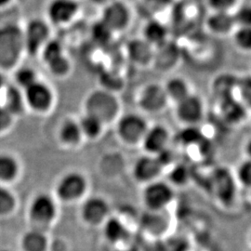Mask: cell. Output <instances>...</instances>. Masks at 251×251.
<instances>
[{
	"label": "cell",
	"mask_w": 251,
	"mask_h": 251,
	"mask_svg": "<svg viewBox=\"0 0 251 251\" xmlns=\"http://www.w3.org/2000/svg\"><path fill=\"white\" fill-rule=\"evenodd\" d=\"M17 172L15 161L7 155H0V179H11Z\"/></svg>",
	"instance_id": "31"
},
{
	"label": "cell",
	"mask_w": 251,
	"mask_h": 251,
	"mask_svg": "<svg viewBox=\"0 0 251 251\" xmlns=\"http://www.w3.org/2000/svg\"><path fill=\"white\" fill-rule=\"evenodd\" d=\"M234 182H236V179L228 172L220 171L216 173L213 191L217 198L228 200V198H231L234 189Z\"/></svg>",
	"instance_id": "23"
},
{
	"label": "cell",
	"mask_w": 251,
	"mask_h": 251,
	"mask_svg": "<svg viewBox=\"0 0 251 251\" xmlns=\"http://www.w3.org/2000/svg\"><path fill=\"white\" fill-rule=\"evenodd\" d=\"M80 127L74 122H67L61 130V137L65 143L74 144L79 140Z\"/></svg>",
	"instance_id": "32"
},
{
	"label": "cell",
	"mask_w": 251,
	"mask_h": 251,
	"mask_svg": "<svg viewBox=\"0 0 251 251\" xmlns=\"http://www.w3.org/2000/svg\"><path fill=\"white\" fill-rule=\"evenodd\" d=\"M93 3L97 4V5H102V6H105L107 5L108 3L112 2L113 0H91Z\"/></svg>",
	"instance_id": "45"
},
{
	"label": "cell",
	"mask_w": 251,
	"mask_h": 251,
	"mask_svg": "<svg viewBox=\"0 0 251 251\" xmlns=\"http://www.w3.org/2000/svg\"><path fill=\"white\" fill-rule=\"evenodd\" d=\"M105 236L110 242L118 243L125 241L128 236V232L118 219L112 218L107 221L104 227Z\"/></svg>",
	"instance_id": "24"
},
{
	"label": "cell",
	"mask_w": 251,
	"mask_h": 251,
	"mask_svg": "<svg viewBox=\"0 0 251 251\" xmlns=\"http://www.w3.org/2000/svg\"><path fill=\"white\" fill-rule=\"evenodd\" d=\"M208 29L216 35H226L233 30L235 25L233 13L230 11H213L207 18Z\"/></svg>",
	"instance_id": "17"
},
{
	"label": "cell",
	"mask_w": 251,
	"mask_h": 251,
	"mask_svg": "<svg viewBox=\"0 0 251 251\" xmlns=\"http://www.w3.org/2000/svg\"><path fill=\"white\" fill-rule=\"evenodd\" d=\"M10 122V115L4 107H0V131L7 127Z\"/></svg>",
	"instance_id": "43"
},
{
	"label": "cell",
	"mask_w": 251,
	"mask_h": 251,
	"mask_svg": "<svg viewBox=\"0 0 251 251\" xmlns=\"http://www.w3.org/2000/svg\"><path fill=\"white\" fill-rule=\"evenodd\" d=\"M163 211H147L143 219L144 229L152 235H159L165 233L169 227V219Z\"/></svg>",
	"instance_id": "21"
},
{
	"label": "cell",
	"mask_w": 251,
	"mask_h": 251,
	"mask_svg": "<svg viewBox=\"0 0 251 251\" xmlns=\"http://www.w3.org/2000/svg\"><path fill=\"white\" fill-rule=\"evenodd\" d=\"M235 99L251 111V75L238 76Z\"/></svg>",
	"instance_id": "25"
},
{
	"label": "cell",
	"mask_w": 251,
	"mask_h": 251,
	"mask_svg": "<svg viewBox=\"0 0 251 251\" xmlns=\"http://www.w3.org/2000/svg\"><path fill=\"white\" fill-rule=\"evenodd\" d=\"M138 105L146 115L157 116L164 113L170 102L163 84L157 82L146 84L139 93Z\"/></svg>",
	"instance_id": "4"
},
{
	"label": "cell",
	"mask_w": 251,
	"mask_h": 251,
	"mask_svg": "<svg viewBox=\"0 0 251 251\" xmlns=\"http://www.w3.org/2000/svg\"><path fill=\"white\" fill-rule=\"evenodd\" d=\"M85 180L78 174H69L64 177L58 186V194L63 199L71 200L78 198L84 192Z\"/></svg>",
	"instance_id": "16"
},
{
	"label": "cell",
	"mask_w": 251,
	"mask_h": 251,
	"mask_svg": "<svg viewBox=\"0 0 251 251\" xmlns=\"http://www.w3.org/2000/svg\"><path fill=\"white\" fill-rule=\"evenodd\" d=\"M190 180V171L184 166H175L171 170L168 182L174 188L175 186H183Z\"/></svg>",
	"instance_id": "29"
},
{
	"label": "cell",
	"mask_w": 251,
	"mask_h": 251,
	"mask_svg": "<svg viewBox=\"0 0 251 251\" xmlns=\"http://www.w3.org/2000/svg\"><path fill=\"white\" fill-rule=\"evenodd\" d=\"M243 152L245 154V159H248L251 161V138L247 140V142L244 144Z\"/></svg>",
	"instance_id": "44"
},
{
	"label": "cell",
	"mask_w": 251,
	"mask_h": 251,
	"mask_svg": "<svg viewBox=\"0 0 251 251\" xmlns=\"http://www.w3.org/2000/svg\"><path fill=\"white\" fill-rule=\"evenodd\" d=\"M237 0H207L208 5L213 11H230L236 4Z\"/></svg>",
	"instance_id": "41"
},
{
	"label": "cell",
	"mask_w": 251,
	"mask_h": 251,
	"mask_svg": "<svg viewBox=\"0 0 251 251\" xmlns=\"http://www.w3.org/2000/svg\"><path fill=\"white\" fill-rule=\"evenodd\" d=\"M63 55V46L57 40H49L43 47V56L46 63Z\"/></svg>",
	"instance_id": "33"
},
{
	"label": "cell",
	"mask_w": 251,
	"mask_h": 251,
	"mask_svg": "<svg viewBox=\"0 0 251 251\" xmlns=\"http://www.w3.org/2000/svg\"><path fill=\"white\" fill-rule=\"evenodd\" d=\"M201 136L198 126H184L179 133V140L180 144L190 146L196 142H199Z\"/></svg>",
	"instance_id": "35"
},
{
	"label": "cell",
	"mask_w": 251,
	"mask_h": 251,
	"mask_svg": "<svg viewBox=\"0 0 251 251\" xmlns=\"http://www.w3.org/2000/svg\"><path fill=\"white\" fill-rule=\"evenodd\" d=\"M90 116L96 117L101 123L113 120L119 110L117 98L106 91H96L87 101Z\"/></svg>",
	"instance_id": "6"
},
{
	"label": "cell",
	"mask_w": 251,
	"mask_h": 251,
	"mask_svg": "<svg viewBox=\"0 0 251 251\" xmlns=\"http://www.w3.org/2000/svg\"><path fill=\"white\" fill-rule=\"evenodd\" d=\"M103 82L104 84L106 85V87H108L109 89H117V88H120L121 86V81L119 78L115 77L114 75H106V76L103 78Z\"/></svg>",
	"instance_id": "42"
},
{
	"label": "cell",
	"mask_w": 251,
	"mask_h": 251,
	"mask_svg": "<svg viewBox=\"0 0 251 251\" xmlns=\"http://www.w3.org/2000/svg\"><path fill=\"white\" fill-rule=\"evenodd\" d=\"M143 35L144 40L153 48L168 41V29L157 20H151L144 25Z\"/></svg>",
	"instance_id": "20"
},
{
	"label": "cell",
	"mask_w": 251,
	"mask_h": 251,
	"mask_svg": "<svg viewBox=\"0 0 251 251\" xmlns=\"http://www.w3.org/2000/svg\"><path fill=\"white\" fill-rule=\"evenodd\" d=\"M14 206V199L6 189L0 187V214H6Z\"/></svg>",
	"instance_id": "39"
},
{
	"label": "cell",
	"mask_w": 251,
	"mask_h": 251,
	"mask_svg": "<svg viewBox=\"0 0 251 251\" xmlns=\"http://www.w3.org/2000/svg\"><path fill=\"white\" fill-rule=\"evenodd\" d=\"M2 83H3V79H2V76H1V75H0V88H1V86H2Z\"/></svg>",
	"instance_id": "47"
},
{
	"label": "cell",
	"mask_w": 251,
	"mask_h": 251,
	"mask_svg": "<svg viewBox=\"0 0 251 251\" xmlns=\"http://www.w3.org/2000/svg\"><path fill=\"white\" fill-rule=\"evenodd\" d=\"M26 98L32 107L37 110H45L50 104L51 94L44 84L36 81L26 88Z\"/></svg>",
	"instance_id": "18"
},
{
	"label": "cell",
	"mask_w": 251,
	"mask_h": 251,
	"mask_svg": "<svg viewBox=\"0 0 251 251\" xmlns=\"http://www.w3.org/2000/svg\"><path fill=\"white\" fill-rule=\"evenodd\" d=\"M135 251L134 249H131V250H130V249H129V250H127V251Z\"/></svg>",
	"instance_id": "48"
},
{
	"label": "cell",
	"mask_w": 251,
	"mask_h": 251,
	"mask_svg": "<svg viewBox=\"0 0 251 251\" xmlns=\"http://www.w3.org/2000/svg\"><path fill=\"white\" fill-rule=\"evenodd\" d=\"M216 103L219 117L228 125L241 124L245 121L248 112L250 111L235 98L219 100L216 101Z\"/></svg>",
	"instance_id": "13"
},
{
	"label": "cell",
	"mask_w": 251,
	"mask_h": 251,
	"mask_svg": "<svg viewBox=\"0 0 251 251\" xmlns=\"http://www.w3.org/2000/svg\"><path fill=\"white\" fill-rule=\"evenodd\" d=\"M175 198V190L171 184L158 179L144 185L143 203L147 211H163L172 203Z\"/></svg>",
	"instance_id": "2"
},
{
	"label": "cell",
	"mask_w": 251,
	"mask_h": 251,
	"mask_svg": "<svg viewBox=\"0 0 251 251\" xmlns=\"http://www.w3.org/2000/svg\"><path fill=\"white\" fill-rule=\"evenodd\" d=\"M233 42L243 52L251 53V26L237 27L233 35Z\"/></svg>",
	"instance_id": "27"
},
{
	"label": "cell",
	"mask_w": 251,
	"mask_h": 251,
	"mask_svg": "<svg viewBox=\"0 0 251 251\" xmlns=\"http://www.w3.org/2000/svg\"><path fill=\"white\" fill-rule=\"evenodd\" d=\"M23 247L25 251H45L47 240L43 233L33 231L25 235Z\"/></svg>",
	"instance_id": "26"
},
{
	"label": "cell",
	"mask_w": 251,
	"mask_h": 251,
	"mask_svg": "<svg viewBox=\"0 0 251 251\" xmlns=\"http://www.w3.org/2000/svg\"><path fill=\"white\" fill-rule=\"evenodd\" d=\"M145 117L138 114H128L121 117L117 124V132L120 139L129 145L142 144L149 127Z\"/></svg>",
	"instance_id": "7"
},
{
	"label": "cell",
	"mask_w": 251,
	"mask_h": 251,
	"mask_svg": "<svg viewBox=\"0 0 251 251\" xmlns=\"http://www.w3.org/2000/svg\"><path fill=\"white\" fill-rule=\"evenodd\" d=\"M113 32L100 20L92 25L91 36L95 42L99 44H105L110 41Z\"/></svg>",
	"instance_id": "30"
},
{
	"label": "cell",
	"mask_w": 251,
	"mask_h": 251,
	"mask_svg": "<svg viewBox=\"0 0 251 251\" xmlns=\"http://www.w3.org/2000/svg\"><path fill=\"white\" fill-rule=\"evenodd\" d=\"M50 25L42 18H33L23 28L25 50L35 55L50 40Z\"/></svg>",
	"instance_id": "5"
},
{
	"label": "cell",
	"mask_w": 251,
	"mask_h": 251,
	"mask_svg": "<svg viewBox=\"0 0 251 251\" xmlns=\"http://www.w3.org/2000/svg\"><path fill=\"white\" fill-rule=\"evenodd\" d=\"M174 116L183 127L198 126L206 117L205 101L201 96L193 93L174 105Z\"/></svg>",
	"instance_id": "3"
},
{
	"label": "cell",
	"mask_w": 251,
	"mask_h": 251,
	"mask_svg": "<svg viewBox=\"0 0 251 251\" xmlns=\"http://www.w3.org/2000/svg\"><path fill=\"white\" fill-rule=\"evenodd\" d=\"M16 80L25 88H28L36 82V74L29 68H22L16 74Z\"/></svg>",
	"instance_id": "38"
},
{
	"label": "cell",
	"mask_w": 251,
	"mask_h": 251,
	"mask_svg": "<svg viewBox=\"0 0 251 251\" xmlns=\"http://www.w3.org/2000/svg\"><path fill=\"white\" fill-rule=\"evenodd\" d=\"M154 49L144 38L131 40L127 45V54L129 59L137 65L146 67L153 63Z\"/></svg>",
	"instance_id": "15"
},
{
	"label": "cell",
	"mask_w": 251,
	"mask_h": 251,
	"mask_svg": "<svg viewBox=\"0 0 251 251\" xmlns=\"http://www.w3.org/2000/svg\"><path fill=\"white\" fill-rule=\"evenodd\" d=\"M48 65L50 69L56 75H63L64 73L67 72L69 68V63L64 57V55L50 61V63H48Z\"/></svg>",
	"instance_id": "40"
},
{
	"label": "cell",
	"mask_w": 251,
	"mask_h": 251,
	"mask_svg": "<svg viewBox=\"0 0 251 251\" xmlns=\"http://www.w3.org/2000/svg\"><path fill=\"white\" fill-rule=\"evenodd\" d=\"M101 127V122L96 117L88 115L84 117L81 122V128L86 134L96 136L100 132Z\"/></svg>",
	"instance_id": "37"
},
{
	"label": "cell",
	"mask_w": 251,
	"mask_h": 251,
	"mask_svg": "<svg viewBox=\"0 0 251 251\" xmlns=\"http://www.w3.org/2000/svg\"><path fill=\"white\" fill-rule=\"evenodd\" d=\"M107 204L100 198H91L83 206L84 219L90 224H99L107 214Z\"/></svg>",
	"instance_id": "22"
},
{
	"label": "cell",
	"mask_w": 251,
	"mask_h": 251,
	"mask_svg": "<svg viewBox=\"0 0 251 251\" xmlns=\"http://www.w3.org/2000/svg\"><path fill=\"white\" fill-rule=\"evenodd\" d=\"M13 0H0V9L6 8Z\"/></svg>",
	"instance_id": "46"
},
{
	"label": "cell",
	"mask_w": 251,
	"mask_h": 251,
	"mask_svg": "<svg viewBox=\"0 0 251 251\" xmlns=\"http://www.w3.org/2000/svg\"><path fill=\"white\" fill-rule=\"evenodd\" d=\"M238 76L232 73H223L211 80L210 92L216 101L235 98Z\"/></svg>",
	"instance_id": "12"
},
{
	"label": "cell",
	"mask_w": 251,
	"mask_h": 251,
	"mask_svg": "<svg viewBox=\"0 0 251 251\" xmlns=\"http://www.w3.org/2000/svg\"></svg>",
	"instance_id": "49"
},
{
	"label": "cell",
	"mask_w": 251,
	"mask_h": 251,
	"mask_svg": "<svg viewBox=\"0 0 251 251\" xmlns=\"http://www.w3.org/2000/svg\"><path fill=\"white\" fill-rule=\"evenodd\" d=\"M100 20L113 32H120L128 26L131 20V11L125 2L113 0L103 6Z\"/></svg>",
	"instance_id": "8"
},
{
	"label": "cell",
	"mask_w": 251,
	"mask_h": 251,
	"mask_svg": "<svg viewBox=\"0 0 251 251\" xmlns=\"http://www.w3.org/2000/svg\"><path fill=\"white\" fill-rule=\"evenodd\" d=\"M5 109L9 113H17L22 109V99L20 92L14 88H9L6 94Z\"/></svg>",
	"instance_id": "34"
},
{
	"label": "cell",
	"mask_w": 251,
	"mask_h": 251,
	"mask_svg": "<svg viewBox=\"0 0 251 251\" xmlns=\"http://www.w3.org/2000/svg\"><path fill=\"white\" fill-rule=\"evenodd\" d=\"M79 12L76 0H51L47 7V17L50 25L63 26L70 24Z\"/></svg>",
	"instance_id": "10"
},
{
	"label": "cell",
	"mask_w": 251,
	"mask_h": 251,
	"mask_svg": "<svg viewBox=\"0 0 251 251\" xmlns=\"http://www.w3.org/2000/svg\"><path fill=\"white\" fill-rule=\"evenodd\" d=\"M165 168L157 156L144 154L135 162L133 176L137 181L144 185L161 179Z\"/></svg>",
	"instance_id": "11"
},
{
	"label": "cell",
	"mask_w": 251,
	"mask_h": 251,
	"mask_svg": "<svg viewBox=\"0 0 251 251\" xmlns=\"http://www.w3.org/2000/svg\"><path fill=\"white\" fill-rule=\"evenodd\" d=\"M171 139V130L167 126L154 124L149 126L141 145L146 154L158 156L170 148Z\"/></svg>",
	"instance_id": "9"
},
{
	"label": "cell",
	"mask_w": 251,
	"mask_h": 251,
	"mask_svg": "<svg viewBox=\"0 0 251 251\" xmlns=\"http://www.w3.org/2000/svg\"><path fill=\"white\" fill-rule=\"evenodd\" d=\"M25 50L23 27L13 23L0 25V68H11Z\"/></svg>",
	"instance_id": "1"
},
{
	"label": "cell",
	"mask_w": 251,
	"mask_h": 251,
	"mask_svg": "<svg viewBox=\"0 0 251 251\" xmlns=\"http://www.w3.org/2000/svg\"><path fill=\"white\" fill-rule=\"evenodd\" d=\"M163 87L170 105H176L194 93L191 83L186 78L179 75L170 77L163 84Z\"/></svg>",
	"instance_id": "14"
},
{
	"label": "cell",
	"mask_w": 251,
	"mask_h": 251,
	"mask_svg": "<svg viewBox=\"0 0 251 251\" xmlns=\"http://www.w3.org/2000/svg\"><path fill=\"white\" fill-rule=\"evenodd\" d=\"M234 178L242 187L251 190V161L245 159L236 168Z\"/></svg>",
	"instance_id": "28"
},
{
	"label": "cell",
	"mask_w": 251,
	"mask_h": 251,
	"mask_svg": "<svg viewBox=\"0 0 251 251\" xmlns=\"http://www.w3.org/2000/svg\"><path fill=\"white\" fill-rule=\"evenodd\" d=\"M233 19L237 27L251 26V5H243L235 12H233Z\"/></svg>",
	"instance_id": "36"
},
{
	"label": "cell",
	"mask_w": 251,
	"mask_h": 251,
	"mask_svg": "<svg viewBox=\"0 0 251 251\" xmlns=\"http://www.w3.org/2000/svg\"><path fill=\"white\" fill-rule=\"evenodd\" d=\"M32 218L39 223L50 222L55 214V206L50 198L47 196H39L34 200L31 206Z\"/></svg>",
	"instance_id": "19"
}]
</instances>
